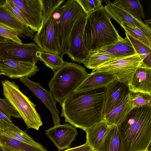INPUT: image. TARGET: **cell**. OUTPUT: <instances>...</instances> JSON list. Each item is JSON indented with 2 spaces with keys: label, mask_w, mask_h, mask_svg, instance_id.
Masks as SVG:
<instances>
[{
  "label": "cell",
  "mask_w": 151,
  "mask_h": 151,
  "mask_svg": "<svg viewBox=\"0 0 151 151\" xmlns=\"http://www.w3.org/2000/svg\"><path fill=\"white\" fill-rule=\"evenodd\" d=\"M105 88L75 91L60 105L61 116L85 131L102 121Z\"/></svg>",
  "instance_id": "1"
},
{
  "label": "cell",
  "mask_w": 151,
  "mask_h": 151,
  "mask_svg": "<svg viewBox=\"0 0 151 151\" xmlns=\"http://www.w3.org/2000/svg\"><path fill=\"white\" fill-rule=\"evenodd\" d=\"M117 126L122 151H145L151 142V106L132 108Z\"/></svg>",
  "instance_id": "2"
},
{
  "label": "cell",
  "mask_w": 151,
  "mask_h": 151,
  "mask_svg": "<svg viewBox=\"0 0 151 151\" xmlns=\"http://www.w3.org/2000/svg\"><path fill=\"white\" fill-rule=\"evenodd\" d=\"M83 38L89 53L123 39L102 5L87 16Z\"/></svg>",
  "instance_id": "3"
},
{
  "label": "cell",
  "mask_w": 151,
  "mask_h": 151,
  "mask_svg": "<svg viewBox=\"0 0 151 151\" xmlns=\"http://www.w3.org/2000/svg\"><path fill=\"white\" fill-rule=\"evenodd\" d=\"M88 73L80 65L65 61L54 72L48 83L50 93L55 100L61 105L68 96L75 92Z\"/></svg>",
  "instance_id": "4"
},
{
  "label": "cell",
  "mask_w": 151,
  "mask_h": 151,
  "mask_svg": "<svg viewBox=\"0 0 151 151\" xmlns=\"http://www.w3.org/2000/svg\"><path fill=\"white\" fill-rule=\"evenodd\" d=\"M41 1L42 19L39 29L34 35L33 40L42 51L59 55L57 38V19L54 15V12L65 1Z\"/></svg>",
  "instance_id": "5"
},
{
  "label": "cell",
  "mask_w": 151,
  "mask_h": 151,
  "mask_svg": "<svg viewBox=\"0 0 151 151\" xmlns=\"http://www.w3.org/2000/svg\"><path fill=\"white\" fill-rule=\"evenodd\" d=\"M3 94L24 121L28 128L38 130L42 125L36 105L20 90L19 86L8 80L1 81Z\"/></svg>",
  "instance_id": "6"
},
{
  "label": "cell",
  "mask_w": 151,
  "mask_h": 151,
  "mask_svg": "<svg viewBox=\"0 0 151 151\" xmlns=\"http://www.w3.org/2000/svg\"><path fill=\"white\" fill-rule=\"evenodd\" d=\"M63 5L62 15L56 20L59 55L61 57L67 53L70 35L75 24L81 18L87 16L76 0L66 1Z\"/></svg>",
  "instance_id": "7"
},
{
  "label": "cell",
  "mask_w": 151,
  "mask_h": 151,
  "mask_svg": "<svg viewBox=\"0 0 151 151\" xmlns=\"http://www.w3.org/2000/svg\"><path fill=\"white\" fill-rule=\"evenodd\" d=\"M142 64L140 56L137 53L128 57L113 59L92 70L111 73L118 81L128 85L136 70Z\"/></svg>",
  "instance_id": "8"
},
{
  "label": "cell",
  "mask_w": 151,
  "mask_h": 151,
  "mask_svg": "<svg viewBox=\"0 0 151 151\" xmlns=\"http://www.w3.org/2000/svg\"><path fill=\"white\" fill-rule=\"evenodd\" d=\"M41 49L34 42L19 43L13 41L0 43V59L9 60L35 64Z\"/></svg>",
  "instance_id": "9"
},
{
  "label": "cell",
  "mask_w": 151,
  "mask_h": 151,
  "mask_svg": "<svg viewBox=\"0 0 151 151\" xmlns=\"http://www.w3.org/2000/svg\"><path fill=\"white\" fill-rule=\"evenodd\" d=\"M86 16L81 17L75 24L70 35L67 54L72 60L80 63H83L89 54L83 38Z\"/></svg>",
  "instance_id": "10"
},
{
  "label": "cell",
  "mask_w": 151,
  "mask_h": 151,
  "mask_svg": "<svg viewBox=\"0 0 151 151\" xmlns=\"http://www.w3.org/2000/svg\"><path fill=\"white\" fill-rule=\"evenodd\" d=\"M131 93L128 85L117 80L106 87L103 117L122 103Z\"/></svg>",
  "instance_id": "11"
},
{
  "label": "cell",
  "mask_w": 151,
  "mask_h": 151,
  "mask_svg": "<svg viewBox=\"0 0 151 151\" xmlns=\"http://www.w3.org/2000/svg\"><path fill=\"white\" fill-rule=\"evenodd\" d=\"M27 21L29 27L35 32L39 29L42 18L41 0H12Z\"/></svg>",
  "instance_id": "12"
},
{
  "label": "cell",
  "mask_w": 151,
  "mask_h": 151,
  "mask_svg": "<svg viewBox=\"0 0 151 151\" xmlns=\"http://www.w3.org/2000/svg\"><path fill=\"white\" fill-rule=\"evenodd\" d=\"M48 137L58 148L59 151L70 148L77 134L76 127L69 124L54 126L45 131Z\"/></svg>",
  "instance_id": "13"
},
{
  "label": "cell",
  "mask_w": 151,
  "mask_h": 151,
  "mask_svg": "<svg viewBox=\"0 0 151 151\" xmlns=\"http://www.w3.org/2000/svg\"><path fill=\"white\" fill-rule=\"evenodd\" d=\"M0 69L4 75L13 79L30 77L39 70L35 64L9 60L0 59Z\"/></svg>",
  "instance_id": "14"
},
{
  "label": "cell",
  "mask_w": 151,
  "mask_h": 151,
  "mask_svg": "<svg viewBox=\"0 0 151 151\" xmlns=\"http://www.w3.org/2000/svg\"><path fill=\"white\" fill-rule=\"evenodd\" d=\"M19 80L42 101L50 111L52 115L54 126L60 124L59 112L56 106L57 101L54 99L50 91L43 88L39 83L32 81L27 78H20Z\"/></svg>",
  "instance_id": "15"
},
{
  "label": "cell",
  "mask_w": 151,
  "mask_h": 151,
  "mask_svg": "<svg viewBox=\"0 0 151 151\" xmlns=\"http://www.w3.org/2000/svg\"><path fill=\"white\" fill-rule=\"evenodd\" d=\"M108 15L120 25L124 22L133 24L143 32L147 37L151 40V28L142 20L135 18L121 7L112 2L108 3L104 7Z\"/></svg>",
  "instance_id": "16"
},
{
  "label": "cell",
  "mask_w": 151,
  "mask_h": 151,
  "mask_svg": "<svg viewBox=\"0 0 151 151\" xmlns=\"http://www.w3.org/2000/svg\"><path fill=\"white\" fill-rule=\"evenodd\" d=\"M127 85L132 93L151 96V68L141 64L136 70Z\"/></svg>",
  "instance_id": "17"
},
{
  "label": "cell",
  "mask_w": 151,
  "mask_h": 151,
  "mask_svg": "<svg viewBox=\"0 0 151 151\" xmlns=\"http://www.w3.org/2000/svg\"><path fill=\"white\" fill-rule=\"evenodd\" d=\"M117 80L113 74L104 71H93L86 78L75 91H87L106 87Z\"/></svg>",
  "instance_id": "18"
},
{
  "label": "cell",
  "mask_w": 151,
  "mask_h": 151,
  "mask_svg": "<svg viewBox=\"0 0 151 151\" xmlns=\"http://www.w3.org/2000/svg\"><path fill=\"white\" fill-rule=\"evenodd\" d=\"M0 25L15 32L22 38L33 37L35 31L23 25L7 9L5 6H0Z\"/></svg>",
  "instance_id": "19"
},
{
  "label": "cell",
  "mask_w": 151,
  "mask_h": 151,
  "mask_svg": "<svg viewBox=\"0 0 151 151\" xmlns=\"http://www.w3.org/2000/svg\"><path fill=\"white\" fill-rule=\"evenodd\" d=\"M93 52L107 54L114 58L128 57L137 54L130 41L126 36L122 40L104 47Z\"/></svg>",
  "instance_id": "20"
},
{
  "label": "cell",
  "mask_w": 151,
  "mask_h": 151,
  "mask_svg": "<svg viewBox=\"0 0 151 151\" xmlns=\"http://www.w3.org/2000/svg\"><path fill=\"white\" fill-rule=\"evenodd\" d=\"M131 96V93L121 104L104 115L102 121L109 126L118 125L132 109Z\"/></svg>",
  "instance_id": "21"
},
{
  "label": "cell",
  "mask_w": 151,
  "mask_h": 151,
  "mask_svg": "<svg viewBox=\"0 0 151 151\" xmlns=\"http://www.w3.org/2000/svg\"><path fill=\"white\" fill-rule=\"evenodd\" d=\"M110 126L102 121L87 129L86 143L96 151L106 134Z\"/></svg>",
  "instance_id": "22"
},
{
  "label": "cell",
  "mask_w": 151,
  "mask_h": 151,
  "mask_svg": "<svg viewBox=\"0 0 151 151\" xmlns=\"http://www.w3.org/2000/svg\"><path fill=\"white\" fill-rule=\"evenodd\" d=\"M0 144L4 151H47L42 146L32 145L0 133Z\"/></svg>",
  "instance_id": "23"
},
{
  "label": "cell",
  "mask_w": 151,
  "mask_h": 151,
  "mask_svg": "<svg viewBox=\"0 0 151 151\" xmlns=\"http://www.w3.org/2000/svg\"><path fill=\"white\" fill-rule=\"evenodd\" d=\"M96 151H122L117 126H110Z\"/></svg>",
  "instance_id": "24"
},
{
  "label": "cell",
  "mask_w": 151,
  "mask_h": 151,
  "mask_svg": "<svg viewBox=\"0 0 151 151\" xmlns=\"http://www.w3.org/2000/svg\"><path fill=\"white\" fill-rule=\"evenodd\" d=\"M113 3L123 9L136 19L142 20L145 18L143 8L138 0H116Z\"/></svg>",
  "instance_id": "25"
},
{
  "label": "cell",
  "mask_w": 151,
  "mask_h": 151,
  "mask_svg": "<svg viewBox=\"0 0 151 151\" xmlns=\"http://www.w3.org/2000/svg\"><path fill=\"white\" fill-rule=\"evenodd\" d=\"M0 133L7 137L32 145L42 146L40 144L34 141L27 133L14 124L5 129H0Z\"/></svg>",
  "instance_id": "26"
},
{
  "label": "cell",
  "mask_w": 151,
  "mask_h": 151,
  "mask_svg": "<svg viewBox=\"0 0 151 151\" xmlns=\"http://www.w3.org/2000/svg\"><path fill=\"white\" fill-rule=\"evenodd\" d=\"M126 35L130 41L136 53L142 60V65L151 68V48L133 37L125 32Z\"/></svg>",
  "instance_id": "27"
},
{
  "label": "cell",
  "mask_w": 151,
  "mask_h": 151,
  "mask_svg": "<svg viewBox=\"0 0 151 151\" xmlns=\"http://www.w3.org/2000/svg\"><path fill=\"white\" fill-rule=\"evenodd\" d=\"M38 56L39 60L54 72L61 68L65 62L62 57L54 53L41 51Z\"/></svg>",
  "instance_id": "28"
},
{
  "label": "cell",
  "mask_w": 151,
  "mask_h": 151,
  "mask_svg": "<svg viewBox=\"0 0 151 151\" xmlns=\"http://www.w3.org/2000/svg\"><path fill=\"white\" fill-rule=\"evenodd\" d=\"M109 55L90 53L83 63L86 68L93 70L103 64L114 59Z\"/></svg>",
  "instance_id": "29"
},
{
  "label": "cell",
  "mask_w": 151,
  "mask_h": 151,
  "mask_svg": "<svg viewBox=\"0 0 151 151\" xmlns=\"http://www.w3.org/2000/svg\"><path fill=\"white\" fill-rule=\"evenodd\" d=\"M126 32L142 42L151 48V40L149 39L145 34L135 26L125 22H122L120 25Z\"/></svg>",
  "instance_id": "30"
},
{
  "label": "cell",
  "mask_w": 151,
  "mask_h": 151,
  "mask_svg": "<svg viewBox=\"0 0 151 151\" xmlns=\"http://www.w3.org/2000/svg\"><path fill=\"white\" fill-rule=\"evenodd\" d=\"M131 100L132 108L137 107L151 106V96L147 94L131 92Z\"/></svg>",
  "instance_id": "31"
},
{
  "label": "cell",
  "mask_w": 151,
  "mask_h": 151,
  "mask_svg": "<svg viewBox=\"0 0 151 151\" xmlns=\"http://www.w3.org/2000/svg\"><path fill=\"white\" fill-rule=\"evenodd\" d=\"M7 9L23 25L29 27L28 23L22 13L12 0H5L4 3Z\"/></svg>",
  "instance_id": "32"
},
{
  "label": "cell",
  "mask_w": 151,
  "mask_h": 151,
  "mask_svg": "<svg viewBox=\"0 0 151 151\" xmlns=\"http://www.w3.org/2000/svg\"><path fill=\"white\" fill-rule=\"evenodd\" d=\"M87 16L102 5L101 0H76Z\"/></svg>",
  "instance_id": "33"
},
{
  "label": "cell",
  "mask_w": 151,
  "mask_h": 151,
  "mask_svg": "<svg viewBox=\"0 0 151 151\" xmlns=\"http://www.w3.org/2000/svg\"><path fill=\"white\" fill-rule=\"evenodd\" d=\"M0 110L10 117L21 118L17 111L6 99L0 98Z\"/></svg>",
  "instance_id": "34"
},
{
  "label": "cell",
  "mask_w": 151,
  "mask_h": 151,
  "mask_svg": "<svg viewBox=\"0 0 151 151\" xmlns=\"http://www.w3.org/2000/svg\"><path fill=\"white\" fill-rule=\"evenodd\" d=\"M0 35L14 42L22 43V40L14 32L0 25Z\"/></svg>",
  "instance_id": "35"
},
{
  "label": "cell",
  "mask_w": 151,
  "mask_h": 151,
  "mask_svg": "<svg viewBox=\"0 0 151 151\" xmlns=\"http://www.w3.org/2000/svg\"><path fill=\"white\" fill-rule=\"evenodd\" d=\"M13 124L11 117L0 110V129L6 128Z\"/></svg>",
  "instance_id": "36"
},
{
  "label": "cell",
  "mask_w": 151,
  "mask_h": 151,
  "mask_svg": "<svg viewBox=\"0 0 151 151\" xmlns=\"http://www.w3.org/2000/svg\"><path fill=\"white\" fill-rule=\"evenodd\" d=\"M64 151H94L89 145L86 143L85 144L76 147L69 148Z\"/></svg>",
  "instance_id": "37"
},
{
  "label": "cell",
  "mask_w": 151,
  "mask_h": 151,
  "mask_svg": "<svg viewBox=\"0 0 151 151\" xmlns=\"http://www.w3.org/2000/svg\"><path fill=\"white\" fill-rule=\"evenodd\" d=\"M12 41L0 35V43Z\"/></svg>",
  "instance_id": "38"
},
{
  "label": "cell",
  "mask_w": 151,
  "mask_h": 151,
  "mask_svg": "<svg viewBox=\"0 0 151 151\" xmlns=\"http://www.w3.org/2000/svg\"><path fill=\"white\" fill-rule=\"evenodd\" d=\"M145 151H151V144H150L147 148Z\"/></svg>",
  "instance_id": "39"
},
{
  "label": "cell",
  "mask_w": 151,
  "mask_h": 151,
  "mask_svg": "<svg viewBox=\"0 0 151 151\" xmlns=\"http://www.w3.org/2000/svg\"><path fill=\"white\" fill-rule=\"evenodd\" d=\"M5 0H0V6L3 5Z\"/></svg>",
  "instance_id": "40"
},
{
  "label": "cell",
  "mask_w": 151,
  "mask_h": 151,
  "mask_svg": "<svg viewBox=\"0 0 151 151\" xmlns=\"http://www.w3.org/2000/svg\"><path fill=\"white\" fill-rule=\"evenodd\" d=\"M0 151H4L2 147L0 144Z\"/></svg>",
  "instance_id": "41"
},
{
  "label": "cell",
  "mask_w": 151,
  "mask_h": 151,
  "mask_svg": "<svg viewBox=\"0 0 151 151\" xmlns=\"http://www.w3.org/2000/svg\"><path fill=\"white\" fill-rule=\"evenodd\" d=\"M3 75V73H2V72L1 71V70L0 69V75Z\"/></svg>",
  "instance_id": "42"
}]
</instances>
